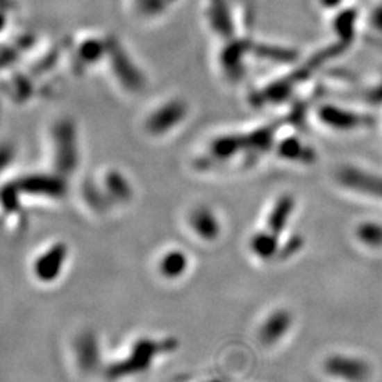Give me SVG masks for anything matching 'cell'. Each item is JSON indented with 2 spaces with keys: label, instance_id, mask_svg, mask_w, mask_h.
Returning a JSON list of instances; mask_svg holds the SVG:
<instances>
[{
  "label": "cell",
  "instance_id": "obj_1",
  "mask_svg": "<svg viewBox=\"0 0 382 382\" xmlns=\"http://www.w3.org/2000/svg\"><path fill=\"white\" fill-rule=\"evenodd\" d=\"M337 178L344 187L382 200V176H375L356 167H342L337 173Z\"/></svg>",
  "mask_w": 382,
  "mask_h": 382
},
{
  "label": "cell",
  "instance_id": "obj_2",
  "mask_svg": "<svg viewBox=\"0 0 382 382\" xmlns=\"http://www.w3.org/2000/svg\"><path fill=\"white\" fill-rule=\"evenodd\" d=\"M57 166L61 172H71L76 165V142L72 125L61 124L56 131Z\"/></svg>",
  "mask_w": 382,
  "mask_h": 382
},
{
  "label": "cell",
  "instance_id": "obj_3",
  "mask_svg": "<svg viewBox=\"0 0 382 382\" xmlns=\"http://www.w3.org/2000/svg\"><path fill=\"white\" fill-rule=\"evenodd\" d=\"M185 112L187 108L183 102H170L151 115V118L147 122V128L153 133H165L183 121Z\"/></svg>",
  "mask_w": 382,
  "mask_h": 382
},
{
  "label": "cell",
  "instance_id": "obj_4",
  "mask_svg": "<svg viewBox=\"0 0 382 382\" xmlns=\"http://www.w3.org/2000/svg\"><path fill=\"white\" fill-rule=\"evenodd\" d=\"M319 117L326 125L342 131L354 129L357 126L365 125L369 121V118L364 117V115L353 113L335 106H323L319 112Z\"/></svg>",
  "mask_w": 382,
  "mask_h": 382
},
{
  "label": "cell",
  "instance_id": "obj_5",
  "mask_svg": "<svg viewBox=\"0 0 382 382\" xmlns=\"http://www.w3.org/2000/svg\"><path fill=\"white\" fill-rule=\"evenodd\" d=\"M22 190L33 194H44L50 197H60L64 194V183L53 176H28L17 184Z\"/></svg>",
  "mask_w": 382,
  "mask_h": 382
},
{
  "label": "cell",
  "instance_id": "obj_6",
  "mask_svg": "<svg viewBox=\"0 0 382 382\" xmlns=\"http://www.w3.org/2000/svg\"><path fill=\"white\" fill-rule=\"evenodd\" d=\"M67 256V248L61 244L54 245L43 256L35 262V274L43 281H53L58 276V272L64 265Z\"/></svg>",
  "mask_w": 382,
  "mask_h": 382
},
{
  "label": "cell",
  "instance_id": "obj_7",
  "mask_svg": "<svg viewBox=\"0 0 382 382\" xmlns=\"http://www.w3.org/2000/svg\"><path fill=\"white\" fill-rule=\"evenodd\" d=\"M110 56L113 68L119 75V78L124 81V84L132 90H138L142 87L143 80L140 74H138L136 68L131 64L129 58H126L125 53L121 50L119 46H112L110 47Z\"/></svg>",
  "mask_w": 382,
  "mask_h": 382
},
{
  "label": "cell",
  "instance_id": "obj_8",
  "mask_svg": "<svg viewBox=\"0 0 382 382\" xmlns=\"http://www.w3.org/2000/svg\"><path fill=\"white\" fill-rule=\"evenodd\" d=\"M191 226L206 240H214L219 234V224L214 214L207 208H199L191 214Z\"/></svg>",
  "mask_w": 382,
  "mask_h": 382
},
{
  "label": "cell",
  "instance_id": "obj_9",
  "mask_svg": "<svg viewBox=\"0 0 382 382\" xmlns=\"http://www.w3.org/2000/svg\"><path fill=\"white\" fill-rule=\"evenodd\" d=\"M293 199L289 196H285L278 200V203L269 214V219H267V229H269L272 234L279 235L283 231V228L286 226L289 217L293 211Z\"/></svg>",
  "mask_w": 382,
  "mask_h": 382
},
{
  "label": "cell",
  "instance_id": "obj_10",
  "mask_svg": "<svg viewBox=\"0 0 382 382\" xmlns=\"http://www.w3.org/2000/svg\"><path fill=\"white\" fill-rule=\"evenodd\" d=\"M279 153L285 159L292 160H303L306 163H310L315 159V153L312 149L304 147L299 140L290 138L281 143Z\"/></svg>",
  "mask_w": 382,
  "mask_h": 382
},
{
  "label": "cell",
  "instance_id": "obj_11",
  "mask_svg": "<svg viewBox=\"0 0 382 382\" xmlns=\"http://www.w3.org/2000/svg\"><path fill=\"white\" fill-rule=\"evenodd\" d=\"M210 20L213 23V27L222 35H228L233 33L231 20H228L226 10L224 6V2L221 0H213L211 9H210Z\"/></svg>",
  "mask_w": 382,
  "mask_h": 382
},
{
  "label": "cell",
  "instance_id": "obj_12",
  "mask_svg": "<svg viewBox=\"0 0 382 382\" xmlns=\"http://www.w3.org/2000/svg\"><path fill=\"white\" fill-rule=\"evenodd\" d=\"M251 247L260 258H271L278 249V235L269 233H259L254 237Z\"/></svg>",
  "mask_w": 382,
  "mask_h": 382
},
{
  "label": "cell",
  "instance_id": "obj_13",
  "mask_svg": "<svg viewBox=\"0 0 382 382\" xmlns=\"http://www.w3.org/2000/svg\"><path fill=\"white\" fill-rule=\"evenodd\" d=\"M357 235L361 240V242L368 247H372V248L382 247V225L379 224H375V222L361 224L358 226Z\"/></svg>",
  "mask_w": 382,
  "mask_h": 382
},
{
  "label": "cell",
  "instance_id": "obj_14",
  "mask_svg": "<svg viewBox=\"0 0 382 382\" xmlns=\"http://www.w3.org/2000/svg\"><path fill=\"white\" fill-rule=\"evenodd\" d=\"M185 267H187V258L180 251L170 252L163 258L162 271L166 276H170V278L178 276L185 271Z\"/></svg>",
  "mask_w": 382,
  "mask_h": 382
},
{
  "label": "cell",
  "instance_id": "obj_15",
  "mask_svg": "<svg viewBox=\"0 0 382 382\" xmlns=\"http://www.w3.org/2000/svg\"><path fill=\"white\" fill-rule=\"evenodd\" d=\"M103 51V46L98 40H87L81 49V57L84 61H95Z\"/></svg>",
  "mask_w": 382,
  "mask_h": 382
},
{
  "label": "cell",
  "instance_id": "obj_16",
  "mask_svg": "<svg viewBox=\"0 0 382 382\" xmlns=\"http://www.w3.org/2000/svg\"><path fill=\"white\" fill-rule=\"evenodd\" d=\"M135 6L144 15L147 16H153L158 15L159 12L163 10V8L166 6L162 0H133Z\"/></svg>",
  "mask_w": 382,
  "mask_h": 382
},
{
  "label": "cell",
  "instance_id": "obj_17",
  "mask_svg": "<svg viewBox=\"0 0 382 382\" xmlns=\"http://www.w3.org/2000/svg\"><path fill=\"white\" fill-rule=\"evenodd\" d=\"M12 156H13V153H12V149L9 147H0V170L5 169L9 162L12 160Z\"/></svg>",
  "mask_w": 382,
  "mask_h": 382
},
{
  "label": "cell",
  "instance_id": "obj_18",
  "mask_svg": "<svg viewBox=\"0 0 382 382\" xmlns=\"http://www.w3.org/2000/svg\"><path fill=\"white\" fill-rule=\"evenodd\" d=\"M162 2H163V3H165V5H167V3H169V2H173V0H162Z\"/></svg>",
  "mask_w": 382,
  "mask_h": 382
}]
</instances>
